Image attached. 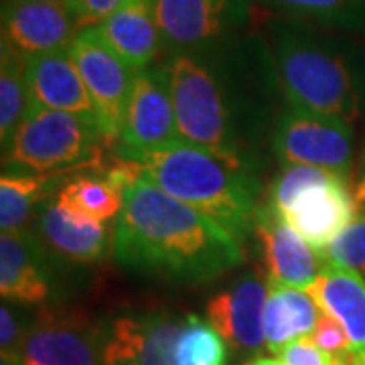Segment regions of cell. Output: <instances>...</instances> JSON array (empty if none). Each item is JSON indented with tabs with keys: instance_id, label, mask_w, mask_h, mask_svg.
Masks as SVG:
<instances>
[{
	"instance_id": "cell-1",
	"label": "cell",
	"mask_w": 365,
	"mask_h": 365,
	"mask_svg": "<svg viewBox=\"0 0 365 365\" xmlns=\"http://www.w3.org/2000/svg\"><path fill=\"white\" fill-rule=\"evenodd\" d=\"M170 93L182 140L256 170L287 108L266 39L237 37L169 55Z\"/></svg>"
},
{
	"instance_id": "cell-2",
	"label": "cell",
	"mask_w": 365,
	"mask_h": 365,
	"mask_svg": "<svg viewBox=\"0 0 365 365\" xmlns=\"http://www.w3.org/2000/svg\"><path fill=\"white\" fill-rule=\"evenodd\" d=\"M112 254L126 270L179 284L211 282L246 258L227 230L148 179L124 191Z\"/></svg>"
},
{
	"instance_id": "cell-3",
	"label": "cell",
	"mask_w": 365,
	"mask_h": 365,
	"mask_svg": "<svg viewBox=\"0 0 365 365\" xmlns=\"http://www.w3.org/2000/svg\"><path fill=\"white\" fill-rule=\"evenodd\" d=\"M266 43L288 106L355 122L365 108V43L357 33L280 16Z\"/></svg>"
},
{
	"instance_id": "cell-4",
	"label": "cell",
	"mask_w": 365,
	"mask_h": 365,
	"mask_svg": "<svg viewBox=\"0 0 365 365\" xmlns=\"http://www.w3.org/2000/svg\"><path fill=\"white\" fill-rule=\"evenodd\" d=\"M140 163L146 179L158 189L199 209L242 244L252 237L262 203L256 170L234 165L185 140L150 153Z\"/></svg>"
},
{
	"instance_id": "cell-5",
	"label": "cell",
	"mask_w": 365,
	"mask_h": 365,
	"mask_svg": "<svg viewBox=\"0 0 365 365\" xmlns=\"http://www.w3.org/2000/svg\"><path fill=\"white\" fill-rule=\"evenodd\" d=\"M266 201L321 256L359 215L351 179L307 165L280 170Z\"/></svg>"
},
{
	"instance_id": "cell-6",
	"label": "cell",
	"mask_w": 365,
	"mask_h": 365,
	"mask_svg": "<svg viewBox=\"0 0 365 365\" xmlns=\"http://www.w3.org/2000/svg\"><path fill=\"white\" fill-rule=\"evenodd\" d=\"M108 140L90 118L61 110L31 108L2 150L4 167L41 175H66L76 169H100Z\"/></svg>"
},
{
	"instance_id": "cell-7",
	"label": "cell",
	"mask_w": 365,
	"mask_h": 365,
	"mask_svg": "<svg viewBox=\"0 0 365 365\" xmlns=\"http://www.w3.org/2000/svg\"><path fill=\"white\" fill-rule=\"evenodd\" d=\"M353 144L351 122L287 106L274 126L270 150L284 167L307 165L351 179Z\"/></svg>"
},
{
	"instance_id": "cell-8",
	"label": "cell",
	"mask_w": 365,
	"mask_h": 365,
	"mask_svg": "<svg viewBox=\"0 0 365 365\" xmlns=\"http://www.w3.org/2000/svg\"><path fill=\"white\" fill-rule=\"evenodd\" d=\"M179 143H182V136L167 67L160 63L136 71L122 132L112 144L114 155L140 163L146 155Z\"/></svg>"
},
{
	"instance_id": "cell-9",
	"label": "cell",
	"mask_w": 365,
	"mask_h": 365,
	"mask_svg": "<svg viewBox=\"0 0 365 365\" xmlns=\"http://www.w3.org/2000/svg\"><path fill=\"white\" fill-rule=\"evenodd\" d=\"M69 53L90 93L96 124L106 140L114 144L122 132L136 71L108 43L100 26L81 29Z\"/></svg>"
},
{
	"instance_id": "cell-10",
	"label": "cell",
	"mask_w": 365,
	"mask_h": 365,
	"mask_svg": "<svg viewBox=\"0 0 365 365\" xmlns=\"http://www.w3.org/2000/svg\"><path fill=\"white\" fill-rule=\"evenodd\" d=\"M167 57L203 51L242 37L252 0H155Z\"/></svg>"
},
{
	"instance_id": "cell-11",
	"label": "cell",
	"mask_w": 365,
	"mask_h": 365,
	"mask_svg": "<svg viewBox=\"0 0 365 365\" xmlns=\"http://www.w3.org/2000/svg\"><path fill=\"white\" fill-rule=\"evenodd\" d=\"M19 365H108L106 323L73 311L43 309L29 331Z\"/></svg>"
},
{
	"instance_id": "cell-12",
	"label": "cell",
	"mask_w": 365,
	"mask_h": 365,
	"mask_svg": "<svg viewBox=\"0 0 365 365\" xmlns=\"http://www.w3.org/2000/svg\"><path fill=\"white\" fill-rule=\"evenodd\" d=\"M2 47L31 61L69 49L81 31L66 2L2 0Z\"/></svg>"
},
{
	"instance_id": "cell-13",
	"label": "cell",
	"mask_w": 365,
	"mask_h": 365,
	"mask_svg": "<svg viewBox=\"0 0 365 365\" xmlns=\"http://www.w3.org/2000/svg\"><path fill=\"white\" fill-rule=\"evenodd\" d=\"M185 314L130 313L106 323L108 365H181Z\"/></svg>"
},
{
	"instance_id": "cell-14",
	"label": "cell",
	"mask_w": 365,
	"mask_h": 365,
	"mask_svg": "<svg viewBox=\"0 0 365 365\" xmlns=\"http://www.w3.org/2000/svg\"><path fill=\"white\" fill-rule=\"evenodd\" d=\"M266 299L268 278L250 270L213 294L205 304V319L237 357H254L266 349Z\"/></svg>"
},
{
	"instance_id": "cell-15",
	"label": "cell",
	"mask_w": 365,
	"mask_h": 365,
	"mask_svg": "<svg viewBox=\"0 0 365 365\" xmlns=\"http://www.w3.org/2000/svg\"><path fill=\"white\" fill-rule=\"evenodd\" d=\"M252 235L260 248L268 282L302 290H309L317 282L325 262L321 260L323 256H319V252L309 246L266 199L258 205Z\"/></svg>"
},
{
	"instance_id": "cell-16",
	"label": "cell",
	"mask_w": 365,
	"mask_h": 365,
	"mask_svg": "<svg viewBox=\"0 0 365 365\" xmlns=\"http://www.w3.org/2000/svg\"><path fill=\"white\" fill-rule=\"evenodd\" d=\"M55 256L35 230L0 235V294L26 307H41L55 294Z\"/></svg>"
},
{
	"instance_id": "cell-17",
	"label": "cell",
	"mask_w": 365,
	"mask_h": 365,
	"mask_svg": "<svg viewBox=\"0 0 365 365\" xmlns=\"http://www.w3.org/2000/svg\"><path fill=\"white\" fill-rule=\"evenodd\" d=\"M35 234L55 258L71 264H96L114 252V225L63 207L55 195L37 211Z\"/></svg>"
},
{
	"instance_id": "cell-18",
	"label": "cell",
	"mask_w": 365,
	"mask_h": 365,
	"mask_svg": "<svg viewBox=\"0 0 365 365\" xmlns=\"http://www.w3.org/2000/svg\"><path fill=\"white\" fill-rule=\"evenodd\" d=\"M26 83L31 108L71 112L96 122L90 93L69 49L26 61Z\"/></svg>"
},
{
	"instance_id": "cell-19",
	"label": "cell",
	"mask_w": 365,
	"mask_h": 365,
	"mask_svg": "<svg viewBox=\"0 0 365 365\" xmlns=\"http://www.w3.org/2000/svg\"><path fill=\"white\" fill-rule=\"evenodd\" d=\"M98 26L134 71L150 67L160 51H165L155 0H124V4Z\"/></svg>"
},
{
	"instance_id": "cell-20",
	"label": "cell",
	"mask_w": 365,
	"mask_h": 365,
	"mask_svg": "<svg viewBox=\"0 0 365 365\" xmlns=\"http://www.w3.org/2000/svg\"><path fill=\"white\" fill-rule=\"evenodd\" d=\"M311 297L321 313L333 317L347 331L353 349L365 353V278L353 268L327 260Z\"/></svg>"
},
{
	"instance_id": "cell-21",
	"label": "cell",
	"mask_w": 365,
	"mask_h": 365,
	"mask_svg": "<svg viewBox=\"0 0 365 365\" xmlns=\"http://www.w3.org/2000/svg\"><path fill=\"white\" fill-rule=\"evenodd\" d=\"M319 317L321 309L309 290L268 282V299L264 307L266 349L276 355L292 341L311 337Z\"/></svg>"
},
{
	"instance_id": "cell-22",
	"label": "cell",
	"mask_w": 365,
	"mask_h": 365,
	"mask_svg": "<svg viewBox=\"0 0 365 365\" xmlns=\"http://www.w3.org/2000/svg\"><path fill=\"white\" fill-rule=\"evenodd\" d=\"M55 177L31 170H2L0 177V227L2 232L26 230V223L35 220L39 207L47 201Z\"/></svg>"
},
{
	"instance_id": "cell-23",
	"label": "cell",
	"mask_w": 365,
	"mask_h": 365,
	"mask_svg": "<svg viewBox=\"0 0 365 365\" xmlns=\"http://www.w3.org/2000/svg\"><path fill=\"white\" fill-rule=\"evenodd\" d=\"M55 199L79 215L106 223L116 220L124 207V191L116 189L100 170L79 173L67 179L63 187L55 191Z\"/></svg>"
},
{
	"instance_id": "cell-24",
	"label": "cell",
	"mask_w": 365,
	"mask_h": 365,
	"mask_svg": "<svg viewBox=\"0 0 365 365\" xmlns=\"http://www.w3.org/2000/svg\"><path fill=\"white\" fill-rule=\"evenodd\" d=\"M288 19L365 35V0H260Z\"/></svg>"
},
{
	"instance_id": "cell-25",
	"label": "cell",
	"mask_w": 365,
	"mask_h": 365,
	"mask_svg": "<svg viewBox=\"0 0 365 365\" xmlns=\"http://www.w3.org/2000/svg\"><path fill=\"white\" fill-rule=\"evenodd\" d=\"M31 110L26 83V63L9 49L0 47V140L2 150L11 144L14 132Z\"/></svg>"
},
{
	"instance_id": "cell-26",
	"label": "cell",
	"mask_w": 365,
	"mask_h": 365,
	"mask_svg": "<svg viewBox=\"0 0 365 365\" xmlns=\"http://www.w3.org/2000/svg\"><path fill=\"white\" fill-rule=\"evenodd\" d=\"M37 313L31 307L2 300L0 307V357L19 361L29 331L35 325Z\"/></svg>"
},
{
	"instance_id": "cell-27",
	"label": "cell",
	"mask_w": 365,
	"mask_h": 365,
	"mask_svg": "<svg viewBox=\"0 0 365 365\" xmlns=\"http://www.w3.org/2000/svg\"><path fill=\"white\" fill-rule=\"evenodd\" d=\"M323 258L353 268L365 278V213L357 215V220L329 246Z\"/></svg>"
},
{
	"instance_id": "cell-28",
	"label": "cell",
	"mask_w": 365,
	"mask_h": 365,
	"mask_svg": "<svg viewBox=\"0 0 365 365\" xmlns=\"http://www.w3.org/2000/svg\"><path fill=\"white\" fill-rule=\"evenodd\" d=\"M311 339H313L323 351L329 353V357H331V355H337V353L349 351L353 347L347 331H345V329L341 327V323H337L333 317H329V314L325 313H321V317H319V323L314 327Z\"/></svg>"
},
{
	"instance_id": "cell-29",
	"label": "cell",
	"mask_w": 365,
	"mask_h": 365,
	"mask_svg": "<svg viewBox=\"0 0 365 365\" xmlns=\"http://www.w3.org/2000/svg\"><path fill=\"white\" fill-rule=\"evenodd\" d=\"M66 4L76 16L79 29H88L102 25L110 14L124 4V0H66Z\"/></svg>"
},
{
	"instance_id": "cell-30",
	"label": "cell",
	"mask_w": 365,
	"mask_h": 365,
	"mask_svg": "<svg viewBox=\"0 0 365 365\" xmlns=\"http://www.w3.org/2000/svg\"><path fill=\"white\" fill-rule=\"evenodd\" d=\"M276 355L284 365H333L329 353L323 351L311 337L292 341Z\"/></svg>"
},
{
	"instance_id": "cell-31",
	"label": "cell",
	"mask_w": 365,
	"mask_h": 365,
	"mask_svg": "<svg viewBox=\"0 0 365 365\" xmlns=\"http://www.w3.org/2000/svg\"><path fill=\"white\" fill-rule=\"evenodd\" d=\"M353 193H355V199H357V207L359 211L365 207V148L361 153V163H359V177L353 185Z\"/></svg>"
},
{
	"instance_id": "cell-32",
	"label": "cell",
	"mask_w": 365,
	"mask_h": 365,
	"mask_svg": "<svg viewBox=\"0 0 365 365\" xmlns=\"http://www.w3.org/2000/svg\"><path fill=\"white\" fill-rule=\"evenodd\" d=\"M258 365H284L280 359H270V357H258Z\"/></svg>"
},
{
	"instance_id": "cell-33",
	"label": "cell",
	"mask_w": 365,
	"mask_h": 365,
	"mask_svg": "<svg viewBox=\"0 0 365 365\" xmlns=\"http://www.w3.org/2000/svg\"><path fill=\"white\" fill-rule=\"evenodd\" d=\"M0 365H19L13 359H4V357H0Z\"/></svg>"
},
{
	"instance_id": "cell-34",
	"label": "cell",
	"mask_w": 365,
	"mask_h": 365,
	"mask_svg": "<svg viewBox=\"0 0 365 365\" xmlns=\"http://www.w3.org/2000/svg\"><path fill=\"white\" fill-rule=\"evenodd\" d=\"M246 365H258V359H254V361H248Z\"/></svg>"
},
{
	"instance_id": "cell-35",
	"label": "cell",
	"mask_w": 365,
	"mask_h": 365,
	"mask_svg": "<svg viewBox=\"0 0 365 365\" xmlns=\"http://www.w3.org/2000/svg\"><path fill=\"white\" fill-rule=\"evenodd\" d=\"M47 2H66V0H47Z\"/></svg>"
},
{
	"instance_id": "cell-36",
	"label": "cell",
	"mask_w": 365,
	"mask_h": 365,
	"mask_svg": "<svg viewBox=\"0 0 365 365\" xmlns=\"http://www.w3.org/2000/svg\"><path fill=\"white\" fill-rule=\"evenodd\" d=\"M359 213H365V207H364V209H361V211H359Z\"/></svg>"
}]
</instances>
